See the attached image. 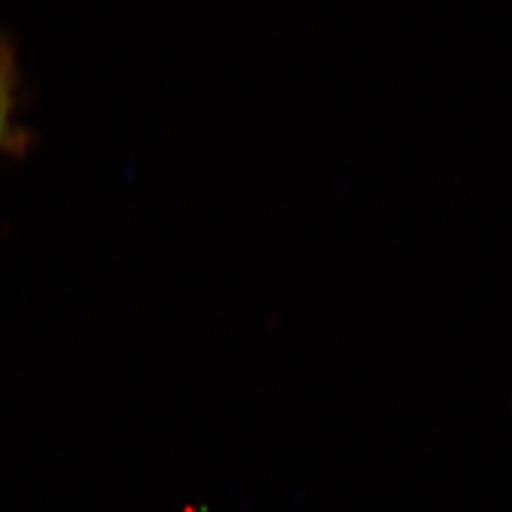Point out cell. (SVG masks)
Masks as SVG:
<instances>
[{"label": "cell", "instance_id": "1", "mask_svg": "<svg viewBox=\"0 0 512 512\" xmlns=\"http://www.w3.org/2000/svg\"><path fill=\"white\" fill-rule=\"evenodd\" d=\"M20 105V70L14 40L0 34V155H24L34 133L15 123Z\"/></svg>", "mask_w": 512, "mask_h": 512}]
</instances>
